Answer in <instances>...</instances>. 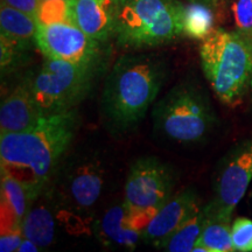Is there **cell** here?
Instances as JSON below:
<instances>
[{
  "label": "cell",
  "mask_w": 252,
  "mask_h": 252,
  "mask_svg": "<svg viewBox=\"0 0 252 252\" xmlns=\"http://www.w3.org/2000/svg\"><path fill=\"white\" fill-rule=\"evenodd\" d=\"M231 239L235 251H252V220L248 217L236 219L231 225Z\"/></svg>",
  "instance_id": "cell-24"
},
{
  "label": "cell",
  "mask_w": 252,
  "mask_h": 252,
  "mask_svg": "<svg viewBox=\"0 0 252 252\" xmlns=\"http://www.w3.org/2000/svg\"><path fill=\"white\" fill-rule=\"evenodd\" d=\"M35 42L45 58L102 67L103 42L88 35L74 23L37 24Z\"/></svg>",
  "instance_id": "cell-9"
},
{
  "label": "cell",
  "mask_w": 252,
  "mask_h": 252,
  "mask_svg": "<svg viewBox=\"0 0 252 252\" xmlns=\"http://www.w3.org/2000/svg\"><path fill=\"white\" fill-rule=\"evenodd\" d=\"M252 181V137L239 141L220 159L214 176V196L204 212L231 220Z\"/></svg>",
  "instance_id": "cell-8"
},
{
  "label": "cell",
  "mask_w": 252,
  "mask_h": 252,
  "mask_svg": "<svg viewBox=\"0 0 252 252\" xmlns=\"http://www.w3.org/2000/svg\"><path fill=\"white\" fill-rule=\"evenodd\" d=\"M188 1H191V2H202V4H206L208 6H210V7L215 8L217 5H219L220 0H188Z\"/></svg>",
  "instance_id": "cell-28"
},
{
  "label": "cell",
  "mask_w": 252,
  "mask_h": 252,
  "mask_svg": "<svg viewBox=\"0 0 252 252\" xmlns=\"http://www.w3.org/2000/svg\"><path fill=\"white\" fill-rule=\"evenodd\" d=\"M203 225L196 245L204 247L208 252L235 251L231 239L230 220L204 212Z\"/></svg>",
  "instance_id": "cell-20"
},
{
  "label": "cell",
  "mask_w": 252,
  "mask_h": 252,
  "mask_svg": "<svg viewBox=\"0 0 252 252\" xmlns=\"http://www.w3.org/2000/svg\"><path fill=\"white\" fill-rule=\"evenodd\" d=\"M1 1L11 6V7L19 9V11H23L25 13L36 17L41 0H1Z\"/></svg>",
  "instance_id": "cell-26"
},
{
  "label": "cell",
  "mask_w": 252,
  "mask_h": 252,
  "mask_svg": "<svg viewBox=\"0 0 252 252\" xmlns=\"http://www.w3.org/2000/svg\"><path fill=\"white\" fill-rule=\"evenodd\" d=\"M153 127L163 139L194 145L206 139L216 124L207 94L191 82H181L158 100L152 111Z\"/></svg>",
  "instance_id": "cell-4"
},
{
  "label": "cell",
  "mask_w": 252,
  "mask_h": 252,
  "mask_svg": "<svg viewBox=\"0 0 252 252\" xmlns=\"http://www.w3.org/2000/svg\"><path fill=\"white\" fill-rule=\"evenodd\" d=\"M25 238L31 239L40 249L48 248L55 238V219L52 207L45 203H36L28 210L21 223Z\"/></svg>",
  "instance_id": "cell-17"
},
{
  "label": "cell",
  "mask_w": 252,
  "mask_h": 252,
  "mask_svg": "<svg viewBox=\"0 0 252 252\" xmlns=\"http://www.w3.org/2000/svg\"><path fill=\"white\" fill-rule=\"evenodd\" d=\"M40 250H41V249L37 247V245L34 243V242H32L31 239H28V238H24L18 251H20V252H36V251H40Z\"/></svg>",
  "instance_id": "cell-27"
},
{
  "label": "cell",
  "mask_w": 252,
  "mask_h": 252,
  "mask_svg": "<svg viewBox=\"0 0 252 252\" xmlns=\"http://www.w3.org/2000/svg\"><path fill=\"white\" fill-rule=\"evenodd\" d=\"M97 237L104 245L134 250L139 244L143 230L135 225L125 202L115 204L96 224Z\"/></svg>",
  "instance_id": "cell-14"
},
{
  "label": "cell",
  "mask_w": 252,
  "mask_h": 252,
  "mask_svg": "<svg viewBox=\"0 0 252 252\" xmlns=\"http://www.w3.org/2000/svg\"><path fill=\"white\" fill-rule=\"evenodd\" d=\"M35 19L39 25L74 23L71 0H41Z\"/></svg>",
  "instance_id": "cell-21"
},
{
  "label": "cell",
  "mask_w": 252,
  "mask_h": 252,
  "mask_svg": "<svg viewBox=\"0 0 252 252\" xmlns=\"http://www.w3.org/2000/svg\"><path fill=\"white\" fill-rule=\"evenodd\" d=\"M0 49H1V72L4 75L21 64L32 48L0 35Z\"/></svg>",
  "instance_id": "cell-22"
},
{
  "label": "cell",
  "mask_w": 252,
  "mask_h": 252,
  "mask_svg": "<svg viewBox=\"0 0 252 252\" xmlns=\"http://www.w3.org/2000/svg\"><path fill=\"white\" fill-rule=\"evenodd\" d=\"M213 7L202 2L181 4L182 34L194 40H204L212 34L214 28Z\"/></svg>",
  "instance_id": "cell-19"
},
{
  "label": "cell",
  "mask_w": 252,
  "mask_h": 252,
  "mask_svg": "<svg viewBox=\"0 0 252 252\" xmlns=\"http://www.w3.org/2000/svg\"><path fill=\"white\" fill-rule=\"evenodd\" d=\"M119 0H71L72 21L94 40L105 43L115 35Z\"/></svg>",
  "instance_id": "cell-13"
},
{
  "label": "cell",
  "mask_w": 252,
  "mask_h": 252,
  "mask_svg": "<svg viewBox=\"0 0 252 252\" xmlns=\"http://www.w3.org/2000/svg\"><path fill=\"white\" fill-rule=\"evenodd\" d=\"M104 185V171L98 161L83 159L71 163L63 172L61 191H55L63 208L87 213L99 200Z\"/></svg>",
  "instance_id": "cell-10"
},
{
  "label": "cell",
  "mask_w": 252,
  "mask_h": 252,
  "mask_svg": "<svg viewBox=\"0 0 252 252\" xmlns=\"http://www.w3.org/2000/svg\"><path fill=\"white\" fill-rule=\"evenodd\" d=\"M197 202V194L191 187L172 195L169 200L154 214L149 224L145 226L141 235L143 242L153 245L157 249L161 248L173 232L187 219Z\"/></svg>",
  "instance_id": "cell-11"
},
{
  "label": "cell",
  "mask_w": 252,
  "mask_h": 252,
  "mask_svg": "<svg viewBox=\"0 0 252 252\" xmlns=\"http://www.w3.org/2000/svg\"><path fill=\"white\" fill-rule=\"evenodd\" d=\"M175 173L154 157L138 159L131 166L125 184L124 202L135 225L141 230L173 195Z\"/></svg>",
  "instance_id": "cell-7"
},
{
  "label": "cell",
  "mask_w": 252,
  "mask_h": 252,
  "mask_svg": "<svg viewBox=\"0 0 252 252\" xmlns=\"http://www.w3.org/2000/svg\"><path fill=\"white\" fill-rule=\"evenodd\" d=\"M207 81L220 102L235 105L252 89V45L237 31L216 28L200 46Z\"/></svg>",
  "instance_id": "cell-3"
},
{
  "label": "cell",
  "mask_w": 252,
  "mask_h": 252,
  "mask_svg": "<svg viewBox=\"0 0 252 252\" xmlns=\"http://www.w3.org/2000/svg\"><path fill=\"white\" fill-rule=\"evenodd\" d=\"M102 67L46 58L24 75L43 116L69 111L89 94Z\"/></svg>",
  "instance_id": "cell-6"
},
{
  "label": "cell",
  "mask_w": 252,
  "mask_h": 252,
  "mask_svg": "<svg viewBox=\"0 0 252 252\" xmlns=\"http://www.w3.org/2000/svg\"><path fill=\"white\" fill-rule=\"evenodd\" d=\"M37 21L35 17L11 7L1 1L0 6V35L15 41L20 45L36 46L35 36Z\"/></svg>",
  "instance_id": "cell-16"
},
{
  "label": "cell",
  "mask_w": 252,
  "mask_h": 252,
  "mask_svg": "<svg viewBox=\"0 0 252 252\" xmlns=\"http://www.w3.org/2000/svg\"><path fill=\"white\" fill-rule=\"evenodd\" d=\"M76 109L45 116L27 131L0 137L1 173L20 181L34 201L50 187L78 127Z\"/></svg>",
  "instance_id": "cell-1"
},
{
  "label": "cell",
  "mask_w": 252,
  "mask_h": 252,
  "mask_svg": "<svg viewBox=\"0 0 252 252\" xmlns=\"http://www.w3.org/2000/svg\"><path fill=\"white\" fill-rule=\"evenodd\" d=\"M43 116L23 77L14 89L2 99L0 106V133L27 131L40 123Z\"/></svg>",
  "instance_id": "cell-12"
},
{
  "label": "cell",
  "mask_w": 252,
  "mask_h": 252,
  "mask_svg": "<svg viewBox=\"0 0 252 252\" xmlns=\"http://www.w3.org/2000/svg\"><path fill=\"white\" fill-rule=\"evenodd\" d=\"M203 207L200 201L195 204L182 224L171 235L162 247L163 251L168 252H190L198 242L203 225Z\"/></svg>",
  "instance_id": "cell-18"
},
{
  "label": "cell",
  "mask_w": 252,
  "mask_h": 252,
  "mask_svg": "<svg viewBox=\"0 0 252 252\" xmlns=\"http://www.w3.org/2000/svg\"><path fill=\"white\" fill-rule=\"evenodd\" d=\"M33 202L34 198L20 181L1 173V232L21 230Z\"/></svg>",
  "instance_id": "cell-15"
},
{
  "label": "cell",
  "mask_w": 252,
  "mask_h": 252,
  "mask_svg": "<svg viewBox=\"0 0 252 252\" xmlns=\"http://www.w3.org/2000/svg\"><path fill=\"white\" fill-rule=\"evenodd\" d=\"M163 60L152 54H125L112 65L100 97V112L113 134L130 132L143 121L167 78Z\"/></svg>",
  "instance_id": "cell-2"
},
{
  "label": "cell",
  "mask_w": 252,
  "mask_h": 252,
  "mask_svg": "<svg viewBox=\"0 0 252 252\" xmlns=\"http://www.w3.org/2000/svg\"><path fill=\"white\" fill-rule=\"evenodd\" d=\"M232 13L236 31L252 45V0H234Z\"/></svg>",
  "instance_id": "cell-23"
},
{
  "label": "cell",
  "mask_w": 252,
  "mask_h": 252,
  "mask_svg": "<svg viewBox=\"0 0 252 252\" xmlns=\"http://www.w3.org/2000/svg\"><path fill=\"white\" fill-rule=\"evenodd\" d=\"M24 238L25 237L23 230H9V231L1 232V237H0V251H18Z\"/></svg>",
  "instance_id": "cell-25"
},
{
  "label": "cell",
  "mask_w": 252,
  "mask_h": 252,
  "mask_svg": "<svg viewBox=\"0 0 252 252\" xmlns=\"http://www.w3.org/2000/svg\"><path fill=\"white\" fill-rule=\"evenodd\" d=\"M181 2L176 0H119L115 37L119 46L140 49L180 37Z\"/></svg>",
  "instance_id": "cell-5"
}]
</instances>
